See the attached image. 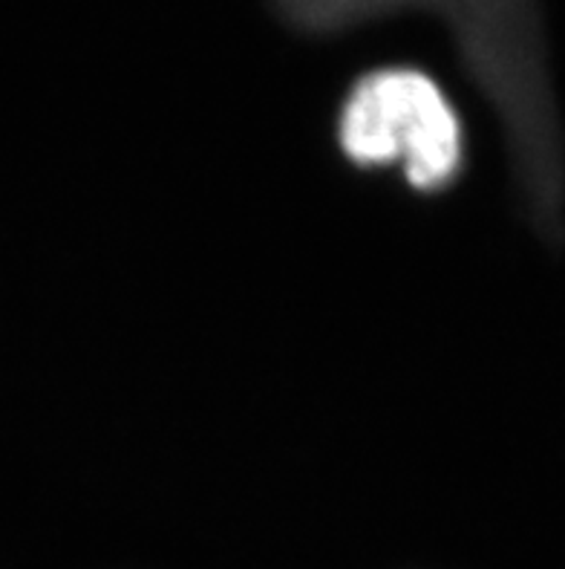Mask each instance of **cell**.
<instances>
[{"mask_svg":"<svg viewBox=\"0 0 565 569\" xmlns=\"http://www.w3.org/2000/svg\"><path fill=\"white\" fill-rule=\"evenodd\" d=\"M337 144L361 168L401 166L415 191H442L462 168V122L436 81L418 70H375L352 87Z\"/></svg>","mask_w":565,"mask_h":569,"instance_id":"6da1fadb","label":"cell"}]
</instances>
